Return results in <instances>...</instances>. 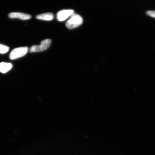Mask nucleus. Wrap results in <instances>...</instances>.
<instances>
[{
	"label": "nucleus",
	"instance_id": "obj_9",
	"mask_svg": "<svg viewBox=\"0 0 155 155\" xmlns=\"http://www.w3.org/2000/svg\"><path fill=\"white\" fill-rule=\"evenodd\" d=\"M147 14L149 16L155 18V11H147Z\"/></svg>",
	"mask_w": 155,
	"mask_h": 155
},
{
	"label": "nucleus",
	"instance_id": "obj_4",
	"mask_svg": "<svg viewBox=\"0 0 155 155\" xmlns=\"http://www.w3.org/2000/svg\"><path fill=\"white\" fill-rule=\"evenodd\" d=\"M74 11L72 9L63 10L60 11L57 13V19L58 21L61 22L65 21L68 17L74 14Z\"/></svg>",
	"mask_w": 155,
	"mask_h": 155
},
{
	"label": "nucleus",
	"instance_id": "obj_8",
	"mask_svg": "<svg viewBox=\"0 0 155 155\" xmlns=\"http://www.w3.org/2000/svg\"><path fill=\"white\" fill-rule=\"evenodd\" d=\"M8 46L0 44V54H4L7 53L9 51Z\"/></svg>",
	"mask_w": 155,
	"mask_h": 155
},
{
	"label": "nucleus",
	"instance_id": "obj_3",
	"mask_svg": "<svg viewBox=\"0 0 155 155\" xmlns=\"http://www.w3.org/2000/svg\"><path fill=\"white\" fill-rule=\"evenodd\" d=\"M51 43V40L49 39L42 41L39 45H34L29 50L30 53L44 51L50 47Z\"/></svg>",
	"mask_w": 155,
	"mask_h": 155
},
{
	"label": "nucleus",
	"instance_id": "obj_5",
	"mask_svg": "<svg viewBox=\"0 0 155 155\" xmlns=\"http://www.w3.org/2000/svg\"><path fill=\"white\" fill-rule=\"evenodd\" d=\"M9 18H17L23 20H28L31 18V16L30 15L20 12H12L8 15Z\"/></svg>",
	"mask_w": 155,
	"mask_h": 155
},
{
	"label": "nucleus",
	"instance_id": "obj_2",
	"mask_svg": "<svg viewBox=\"0 0 155 155\" xmlns=\"http://www.w3.org/2000/svg\"><path fill=\"white\" fill-rule=\"evenodd\" d=\"M28 51L27 47H19L14 48L9 54V59L11 60H15L24 57Z\"/></svg>",
	"mask_w": 155,
	"mask_h": 155
},
{
	"label": "nucleus",
	"instance_id": "obj_7",
	"mask_svg": "<svg viewBox=\"0 0 155 155\" xmlns=\"http://www.w3.org/2000/svg\"><path fill=\"white\" fill-rule=\"evenodd\" d=\"M12 68V64L11 63L2 62L0 63V72L5 73L8 72Z\"/></svg>",
	"mask_w": 155,
	"mask_h": 155
},
{
	"label": "nucleus",
	"instance_id": "obj_6",
	"mask_svg": "<svg viewBox=\"0 0 155 155\" xmlns=\"http://www.w3.org/2000/svg\"><path fill=\"white\" fill-rule=\"evenodd\" d=\"M54 15L51 13H43L36 15V18L40 20L51 21L54 19Z\"/></svg>",
	"mask_w": 155,
	"mask_h": 155
},
{
	"label": "nucleus",
	"instance_id": "obj_1",
	"mask_svg": "<svg viewBox=\"0 0 155 155\" xmlns=\"http://www.w3.org/2000/svg\"><path fill=\"white\" fill-rule=\"evenodd\" d=\"M66 24V26L69 29H73L77 28L82 25L83 19L80 15L74 14L71 16Z\"/></svg>",
	"mask_w": 155,
	"mask_h": 155
}]
</instances>
